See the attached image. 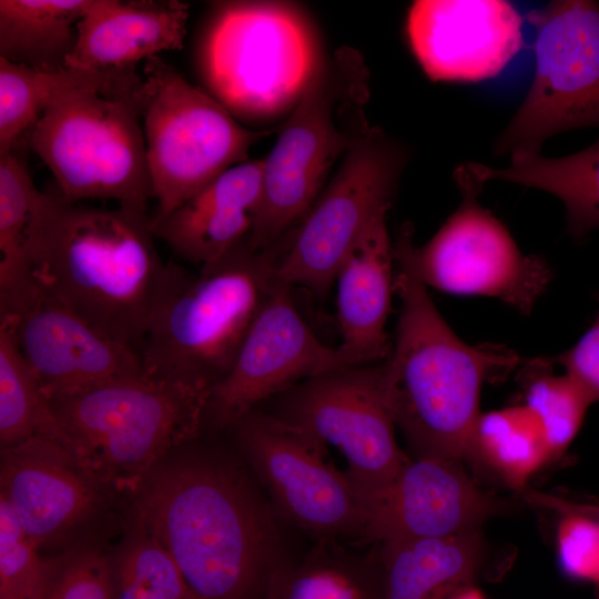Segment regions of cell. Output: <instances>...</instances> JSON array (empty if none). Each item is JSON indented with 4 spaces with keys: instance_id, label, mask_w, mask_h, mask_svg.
<instances>
[{
    "instance_id": "9c48e42d",
    "label": "cell",
    "mask_w": 599,
    "mask_h": 599,
    "mask_svg": "<svg viewBox=\"0 0 599 599\" xmlns=\"http://www.w3.org/2000/svg\"><path fill=\"white\" fill-rule=\"evenodd\" d=\"M141 115L158 201L152 221L247 161L250 148L277 131L246 129L160 55L144 61Z\"/></svg>"
},
{
    "instance_id": "e575fe53",
    "label": "cell",
    "mask_w": 599,
    "mask_h": 599,
    "mask_svg": "<svg viewBox=\"0 0 599 599\" xmlns=\"http://www.w3.org/2000/svg\"><path fill=\"white\" fill-rule=\"evenodd\" d=\"M558 554L570 577L599 582V517L567 516L559 526Z\"/></svg>"
},
{
    "instance_id": "4fadbf2b",
    "label": "cell",
    "mask_w": 599,
    "mask_h": 599,
    "mask_svg": "<svg viewBox=\"0 0 599 599\" xmlns=\"http://www.w3.org/2000/svg\"><path fill=\"white\" fill-rule=\"evenodd\" d=\"M536 70L494 154L540 153L554 135L599 126V2L556 0L528 14Z\"/></svg>"
},
{
    "instance_id": "3957f363",
    "label": "cell",
    "mask_w": 599,
    "mask_h": 599,
    "mask_svg": "<svg viewBox=\"0 0 599 599\" xmlns=\"http://www.w3.org/2000/svg\"><path fill=\"white\" fill-rule=\"evenodd\" d=\"M394 261L400 312L383 368L395 426L416 458L460 460L473 453L484 384L507 376L522 359L506 345L459 338L427 286L403 261Z\"/></svg>"
},
{
    "instance_id": "8d00e7d4",
    "label": "cell",
    "mask_w": 599,
    "mask_h": 599,
    "mask_svg": "<svg viewBox=\"0 0 599 599\" xmlns=\"http://www.w3.org/2000/svg\"><path fill=\"white\" fill-rule=\"evenodd\" d=\"M450 599H486L479 589L474 586H469L457 593Z\"/></svg>"
},
{
    "instance_id": "603a6c76",
    "label": "cell",
    "mask_w": 599,
    "mask_h": 599,
    "mask_svg": "<svg viewBox=\"0 0 599 599\" xmlns=\"http://www.w3.org/2000/svg\"><path fill=\"white\" fill-rule=\"evenodd\" d=\"M383 599H450L473 586L483 559L478 529L380 544Z\"/></svg>"
},
{
    "instance_id": "8992f818",
    "label": "cell",
    "mask_w": 599,
    "mask_h": 599,
    "mask_svg": "<svg viewBox=\"0 0 599 599\" xmlns=\"http://www.w3.org/2000/svg\"><path fill=\"white\" fill-rule=\"evenodd\" d=\"M368 97V70L358 51L343 47L324 54L263 159L262 199L246 236L251 247H272L303 222L335 164L372 129Z\"/></svg>"
},
{
    "instance_id": "ac0fdd59",
    "label": "cell",
    "mask_w": 599,
    "mask_h": 599,
    "mask_svg": "<svg viewBox=\"0 0 599 599\" xmlns=\"http://www.w3.org/2000/svg\"><path fill=\"white\" fill-rule=\"evenodd\" d=\"M412 50L434 81L498 74L522 45V18L501 0H418L408 11Z\"/></svg>"
},
{
    "instance_id": "1f68e13d",
    "label": "cell",
    "mask_w": 599,
    "mask_h": 599,
    "mask_svg": "<svg viewBox=\"0 0 599 599\" xmlns=\"http://www.w3.org/2000/svg\"><path fill=\"white\" fill-rule=\"evenodd\" d=\"M88 72L38 70L0 58V154L13 151L20 135L34 125L59 90Z\"/></svg>"
},
{
    "instance_id": "e0dca14e",
    "label": "cell",
    "mask_w": 599,
    "mask_h": 599,
    "mask_svg": "<svg viewBox=\"0 0 599 599\" xmlns=\"http://www.w3.org/2000/svg\"><path fill=\"white\" fill-rule=\"evenodd\" d=\"M0 323L11 329L48 400L144 374L135 351L102 334L35 276L27 292L0 306Z\"/></svg>"
},
{
    "instance_id": "5bb4252c",
    "label": "cell",
    "mask_w": 599,
    "mask_h": 599,
    "mask_svg": "<svg viewBox=\"0 0 599 599\" xmlns=\"http://www.w3.org/2000/svg\"><path fill=\"white\" fill-rule=\"evenodd\" d=\"M268 413L342 453L366 515L408 461L395 438L383 362L303 380L275 396Z\"/></svg>"
},
{
    "instance_id": "30bf717a",
    "label": "cell",
    "mask_w": 599,
    "mask_h": 599,
    "mask_svg": "<svg viewBox=\"0 0 599 599\" xmlns=\"http://www.w3.org/2000/svg\"><path fill=\"white\" fill-rule=\"evenodd\" d=\"M453 177L461 194L458 207L422 246L414 245L413 225L404 223L393 243L394 257L427 287L496 298L529 315L552 280L549 264L524 254L507 227L479 203L484 184L466 163Z\"/></svg>"
},
{
    "instance_id": "f546056e",
    "label": "cell",
    "mask_w": 599,
    "mask_h": 599,
    "mask_svg": "<svg viewBox=\"0 0 599 599\" xmlns=\"http://www.w3.org/2000/svg\"><path fill=\"white\" fill-rule=\"evenodd\" d=\"M41 194L13 151L0 154V302L24 292L33 281L26 241Z\"/></svg>"
},
{
    "instance_id": "484cf974",
    "label": "cell",
    "mask_w": 599,
    "mask_h": 599,
    "mask_svg": "<svg viewBox=\"0 0 599 599\" xmlns=\"http://www.w3.org/2000/svg\"><path fill=\"white\" fill-rule=\"evenodd\" d=\"M91 0H0V58L38 70L68 68Z\"/></svg>"
},
{
    "instance_id": "2e32d148",
    "label": "cell",
    "mask_w": 599,
    "mask_h": 599,
    "mask_svg": "<svg viewBox=\"0 0 599 599\" xmlns=\"http://www.w3.org/2000/svg\"><path fill=\"white\" fill-rule=\"evenodd\" d=\"M274 276L229 374L211 388L204 426L232 428L262 402L308 378L356 365L324 344Z\"/></svg>"
},
{
    "instance_id": "83f0119b",
    "label": "cell",
    "mask_w": 599,
    "mask_h": 599,
    "mask_svg": "<svg viewBox=\"0 0 599 599\" xmlns=\"http://www.w3.org/2000/svg\"><path fill=\"white\" fill-rule=\"evenodd\" d=\"M473 453L515 487L554 457L539 422L524 403L480 414Z\"/></svg>"
},
{
    "instance_id": "8fae6325",
    "label": "cell",
    "mask_w": 599,
    "mask_h": 599,
    "mask_svg": "<svg viewBox=\"0 0 599 599\" xmlns=\"http://www.w3.org/2000/svg\"><path fill=\"white\" fill-rule=\"evenodd\" d=\"M0 486L38 550L50 556L103 547L112 531L124 529L130 514L131 495L40 435L1 448Z\"/></svg>"
},
{
    "instance_id": "277c9868",
    "label": "cell",
    "mask_w": 599,
    "mask_h": 599,
    "mask_svg": "<svg viewBox=\"0 0 599 599\" xmlns=\"http://www.w3.org/2000/svg\"><path fill=\"white\" fill-rule=\"evenodd\" d=\"M135 68L89 71L59 90L29 132V148L69 202L111 199L146 213L152 183Z\"/></svg>"
},
{
    "instance_id": "ffe728a7",
    "label": "cell",
    "mask_w": 599,
    "mask_h": 599,
    "mask_svg": "<svg viewBox=\"0 0 599 599\" xmlns=\"http://www.w3.org/2000/svg\"><path fill=\"white\" fill-rule=\"evenodd\" d=\"M262 187L263 160L236 164L165 216L151 220L152 232L181 258L209 265L250 234Z\"/></svg>"
},
{
    "instance_id": "836d02e7",
    "label": "cell",
    "mask_w": 599,
    "mask_h": 599,
    "mask_svg": "<svg viewBox=\"0 0 599 599\" xmlns=\"http://www.w3.org/2000/svg\"><path fill=\"white\" fill-rule=\"evenodd\" d=\"M39 552L0 495V599H29L43 564Z\"/></svg>"
},
{
    "instance_id": "9a60e30c",
    "label": "cell",
    "mask_w": 599,
    "mask_h": 599,
    "mask_svg": "<svg viewBox=\"0 0 599 599\" xmlns=\"http://www.w3.org/2000/svg\"><path fill=\"white\" fill-rule=\"evenodd\" d=\"M240 456L280 519L315 539L365 538L366 510L327 447L268 412L253 409L233 427Z\"/></svg>"
},
{
    "instance_id": "7a4b0ae2",
    "label": "cell",
    "mask_w": 599,
    "mask_h": 599,
    "mask_svg": "<svg viewBox=\"0 0 599 599\" xmlns=\"http://www.w3.org/2000/svg\"><path fill=\"white\" fill-rule=\"evenodd\" d=\"M154 238L146 213L80 206L42 192L26 256L57 297L140 355L150 322L182 268L161 260Z\"/></svg>"
},
{
    "instance_id": "6da1fadb",
    "label": "cell",
    "mask_w": 599,
    "mask_h": 599,
    "mask_svg": "<svg viewBox=\"0 0 599 599\" xmlns=\"http://www.w3.org/2000/svg\"><path fill=\"white\" fill-rule=\"evenodd\" d=\"M197 438L141 479L130 511L169 551L196 599H264L290 555L284 522L241 456Z\"/></svg>"
},
{
    "instance_id": "4316f807",
    "label": "cell",
    "mask_w": 599,
    "mask_h": 599,
    "mask_svg": "<svg viewBox=\"0 0 599 599\" xmlns=\"http://www.w3.org/2000/svg\"><path fill=\"white\" fill-rule=\"evenodd\" d=\"M106 552L114 599H196L179 566L131 511Z\"/></svg>"
},
{
    "instance_id": "7402d4cb",
    "label": "cell",
    "mask_w": 599,
    "mask_h": 599,
    "mask_svg": "<svg viewBox=\"0 0 599 599\" xmlns=\"http://www.w3.org/2000/svg\"><path fill=\"white\" fill-rule=\"evenodd\" d=\"M394 252L387 214L363 233L337 271L339 348L356 365L384 362L392 344L385 331L390 311Z\"/></svg>"
},
{
    "instance_id": "d4e9b609",
    "label": "cell",
    "mask_w": 599,
    "mask_h": 599,
    "mask_svg": "<svg viewBox=\"0 0 599 599\" xmlns=\"http://www.w3.org/2000/svg\"><path fill=\"white\" fill-rule=\"evenodd\" d=\"M264 599H383L378 550L361 555L337 539H316L274 569Z\"/></svg>"
},
{
    "instance_id": "52a82bcc",
    "label": "cell",
    "mask_w": 599,
    "mask_h": 599,
    "mask_svg": "<svg viewBox=\"0 0 599 599\" xmlns=\"http://www.w3.org/2000/svg\"><path fill=\"white\" fill-rule=\"evenodd\" d=\"M324 53L314 23L287 1L217 2L197 61L207 92L235 119L293 111Z\"/></svg>"
},
{
    "instance_id": "d6986e66",
    "label": "cell",
    "mask_w": 599,
    "mask_h": 599,
    "mask_svg": "<svg viewBox=\"0 0 599 599\" xmlns=\"http://www.w3.org/2000/svg\"><path fill=\"white\" fill-rule=\"evenodd\" d=\"M459 460H408L366 515L365 538L379 544L439 538L477 529L498 510Z\"/></svg>"
},
{
    "instance_id": "7c38bea8",
    "label": "cell",
    "mask_w": 599,
    "mask_h": 599,
    "mask_svg": "<svg viewBox=\"0 0 599 599\" xmlns=\"http://www.w3.org/2000/svg\"><path fill=\"white\" fill-rule=\"evenodd\" d=\"M407 159L405 145L372 126L341 161L294 231L275 275L326 297L353 246L392 207Z\"/></svg>"
},
{
    "instance_id": "cb8c5ba5",
    "label": "cell",
    "mask_w": 599,
    "mask_h": 599,
    "mask_svg": "<svg viewBox=\"0 0 599 599\" xmlns=\"http://www.w3.org/2000/svg\"><path fill=\"white\" fill-rule=\"evenodd\" d=\"M510 155L506 167L466 164L481 184L502 180L557 196L566 209L567 231L576 238L599 229V139L587 149L561 158L525 152Z\"/></svg>"
},
{
    "instance_id": "f1b7e54d",
    "label": "cell",
    "mask_w": 599,
    "mask_h": 599,
    "mask_svg": "<svg viewBox=\"0 0 599 599\" xmlns=\"http://www.w3.org/2000/svg\"><path fill=\"white\" fill-rule=\"evenodd\" d=\"M64 446V436L22 356L11 329L0 323V443L10 447L33 436Z\"/></svg>"
},
{
    "instance_id": "5b68a950",
    "label": "cell",
    "mask_w": 599,
    "mask_h": 599,
    "mask_svg": "<svg viewBox=\"0 0 599 599\" xmlns=\"http://www.w3.org/2000/svg\"><path fill=\"white\" fill-rule=\"evenodd\" d=\"M285 240L254 250L246 237L197 274L181 268L155 311L140 358L146 377L211 389L233 367Z\"/></svg>"
},
{
    "instance_id": "ba28073f",
    "label": "cell",
    "mask_w": 599,
    "mask_h": 599,
    "mask_svg": "<svg viewBox=\"0 0 599 599\" xmlns=\"http://www.w3.org/2000/svg\"><path fill=\"white\" fill-rule=\"evenodd\" d=\"M210 392L142 374L49 404L65 448L132 496L156 465L200 437Z\"/></svg>"
},
{
    "instance_id": "d590c367",
    "label": "cell",
    "mask_w": 599,
    "mask_h": 599,
    "mask_svg": "<svg viewBox=\"0 0 599 599\" xmlns=\"http://www.w3.org/2000/svg\"><path fill=\"white\" fill-rule=\"evenodd\" d=\"M557 361L599 400V313L590 328Z\"/></svg>"
},
{
    "instance_id": "d6a6232c",
    "label": "cell",
    "mask_w": 599,
    "mask_h": 599,
    "mask_svg": "<svg viewBox=\"0 0 599 599\" xmlns=\"http://www.w3.org/2000/svg\"><path fill=\"white\" fill-rule=\"evenodd\" d=\"M29 599H114L103 547L80 546L43 557Z\"/></svg>"
},
{
    "instance_id": "4dcf8cb0",
    "label": "cell",
    "mask_w": 599,
    "mask_h": 599,
    "mask_svg": "<svg viewBox=\"0 0 599 599\" xmlns=\"http://www.w3.org/2000/svg\"><path fill=\"white\" fill-rule=\"evenodd\" d=\"M552 361L538 357L521 363L524 404L539 422L552 456H558L578 434L588 408L596 402L587 387Z\"/></svg>"
},
{
    "instance_id": "44dd1931",
    "label": "cell",
    "mask_w": 599,
    "mask_h": 599,
    "mask_svg": "<svg viewBox=\"0 0 599 599\" xmlns=\"http://www.w3.org/2000/svg\"><path fill=\"white\" fill-rule=\"evenodd\" d=\"M189 4L177 0H91L78 23L67 67L84 71L135 68L164 51L180 50Z\"/></svg>"
}]
</instances>
